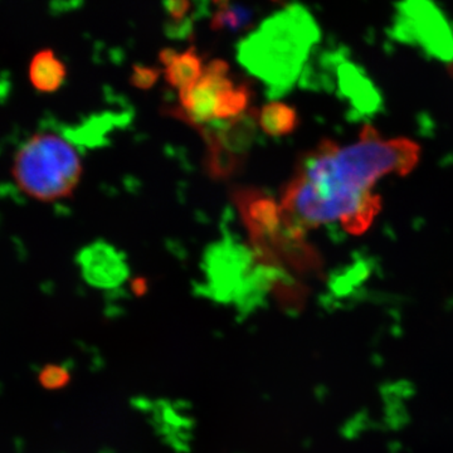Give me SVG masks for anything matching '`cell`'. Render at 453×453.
Listing matches in <instances>:
<instances>
[{"label": "cell", "instance_id": "7a4b0ae2", "mask_svg": "<svg viewBox=\"0 0 453 453\" xmlns=\"http://www.w3.org/2000/svg\"><path fill=\"white\" fill-rule=\"evenodd\" d=\"M319 40L320 28L308 9L290 5L268 18L238 44V59L266 83L271 96H281L299 79Z\"/></svg>", "mask_w": 453, "mask_h": 453}, {"label": "cell", "instance_id": "7c38bea8", "mask_svg": "<svg viewBox=\"0 0 453 453\" xmlns=\"http://www.w3.org/2000/svg\"><path fill=\"white\" fill-rule=\"evenodd\" d=\"M160 76H162V70L159 67L135 64L131 71L130 83L135 88L148 91L157 85Z\"/></svg>", "mask_w": 453, "mask_h": 453}, {"label": "cell", "instance_id": "277c9868", "mask_svg": "<svg viewBox=\"0 0 453 453\" xmlns=\"http://www.w3.org/2000/svg\"><path fill=\"white\" fill-rule=\"evenodd\" d=\"M392 31L395 40L419 47L434 58L453 59L452 27L432 0H402Z\"/></svg>", "mask_w": 453, "mask_h": 453}, {"label": "cell", "instance_id": "9a60e30c", "mask_svg": "<svg viewBox=\"0 0 453 453\" xmlns=\"http://www.w3.org/2000/svg\"><path fill=\"white\" fill-rule=\"evenodd\" d=\"M163 8L165 9L170 19L180 22L186 19L192 8L190 0H163Z\"/></svg>", "mask_w": 453, "mask_h": 453}, {"label": "cell", "instance_id": "2e32d148", "mask_svg": "<svg viewBox=\"0 0 453 453\" xmlns=\"http://www.w3.org/2000/svg\"><path fill=\"white\" fill-rule=\"evenodd\" d=\"M179 55H180V53L177 52V50L165 47V49L160 50L157 59H159L160 64L168 67V65H172L173 62L178 58Z\"/></svg>", "mask_w": 453, "mask_h": 453}, {"label": "cell", "instance_id": "30bf717a", "mask_svg": "<svg viewBox=\"0 0 453 453\" xmlns=\"http://www.w3.org/2000/svg\"><path fill=\"white\" fill-rule=\"evenodd\" d=\"M204 73L202 56L196 46H189L186 52L180 53L172 65L165 67V81L178 91L192 88Z\"/></svg>", "mask_w": 453, "mask_h": 453}, {"label": "cell", "instance_id": "9c48e42d", "mask_svg": "<svg viewBox=\"0 0 453 453\" xmlns=\"http://www.w3.org/2000/svg\"><path fill=\"white\" fill-rule=\"evenodd\" d=\"M257 122L265 134L280 138L294 133L299 127L300 118L294 106L282 101H271L257 111Z\"/></svg>", "mask_w": 453, "mask_h": 453}, {"label": "cell", "instance_id": "5bb4252c", "mask_svg": "<svg viewBox=\"0 0 453 453\" xmlns=\"http://www.w3.org/2000/svg\"><path fill=\"white\" fill-rule=\"evenodd\" d=\"M193 23H195L193 17H188L180 22L169 19L168 22L164 23V33L170 40H190L193 35Z\"/></svg>", "mask_w": 453, "mask_h": 453}, {"label": "cell", "instance_id": "52a82bcc", "mask_svg": "<svg viewBox=\"0 0 453 453\" xmlns=\"http://www.w3.org/2000/svg\"><path fill=\"white\" fill-rule=\"evenodd\" d=\"M340 91L359 111L372 112L380 105V97L371 80L356 65L344 62L338 67Z\"/></svg>", "mask_w": 453, "mask_h": 453}, {"label": "cell", "instance_id": "8992f818", "mask_svg": "<svg viewBox=\"0 0 453 453\" xmlns=\"http://www.w3.org/2000/svg\"><path fill=\"white\" fill-rule=\"evenodd\" d=\"M77 264L89 285L106 290L119 288L130 273L124 253L104 241L86 246L79 253Z\"/></svg>", "mask_w": 453, "mask_h": 453}, {"label": "cell", "instance_id": "ba28073f", "mask_svg": "<svg viewBox=\"0 0 453 453\" xmlns=\"http://www.w3.org/2000/svg\"><path fill=\"white\" fill-rule=\"evenodd\" d=\"M29 81L42 94H52L62 88L67 77V67L55 50H41L33 56L28 68Z\"/></svg>", "mask_w": 453, "mask_h": 453}, {"label": "cell", "instance_id": "e0dca14e", "mask_svg": "<svg viewBox=\"0 0 453 453\" xmlns=\"http://www.w3.org/2000/svg\"><path fill=\"white\" fill-rule=\"evenodd\" d=\"M211 2L219 9H226L229 7V0H211Z\"/></svg>", "mask_w": 453, "mask_h": 453}, {"label": "cell", "instance_id": "3957f363", "mask_svg": "<svg viewBox=\"0 0 453 453\" xmlns=\"http://www.w3.org/2000/svg\"><path fill=\"white\" fill-rule=\"evenodd\" d=\"M14 180L35 201L70 198L81 180L83 166L79 151L68 140L52 133L33 135L14 157Z\"/></svg>", "mask_w": 453, "mask_h": 453}, {"label": "cell", "instance_id": "6da1fadb", "mask_svg": "<svg viewBox=\"0 0 453 453\" xmlns=\"http://www.w3.org/2000/svg\"><path fill=\"white\" fill-rule=\"evenodd\" d=\"M421 148L408 139L380 138L365 125L356 144L324 140L297 163L283 189L286 225L303 232L340 222L351 234H365L381 208L372 187L388 174L412 172Z\"/></svg>", "mask_w": 453, "mask_h": 453}, {"label": "cell", "instance_id": "8fae6325", "mask_svg": "<svg viewBox=\"0 0 453 453\" xmlns=\"http://www.w3.org/2000/svg\"><path fill=\"white\" fill-rule=\"evenodd\" d=\"M252 11L242 4L219 9L211 19V31L238 32L251 27Z\"/></svg>", "mask_w": 453, "mask_h": 453}, {"label": "cell", "instance_id": "5b68a950", "mask_svg": "<svg viewBox=\"0 0 453 453\" xmlns=\"http://www.w3.org/2000/svg\"><path fill=\"white\" fill-rule=\"evenodd\" d=\"M231 65L225 59H211L204 73L192 88L179 91L180 106L170 110L172 115L199 130L219 121V110L226 92L235 83L229 77Z\"/></svg>", "mask_w": 453, "mask_h": 453}, {"label": "cell", "instance_id": "ac0fdd59", "mask_svg": "<svg viewBox=\"0 0 453 453\" xmlns=\"http://www.w3.org/2000/svg\"><path fill=\"white\" fill-rule=\"evenodd\" d=\"M271 2L277 3V4H285L286 0H271Z\"/></svg>", "mask_w": 453, "mask_h": 453}, {"label": "cell", "instance_id": "4fadbf2b", "mask_svg": "<svg viewBox=\"0 0 453 453\" xmlns=\"http://www.w3.org/2000/svg\"><path fill=\"white\" fill-rule=\"evenodd\" d=\"M70 380V372L62 365H49L44 366L40 372V383L42 387L49 390L65 388Z\"/></svg>", "mask_w": 453, "mask_h": 453}]
</instances>
